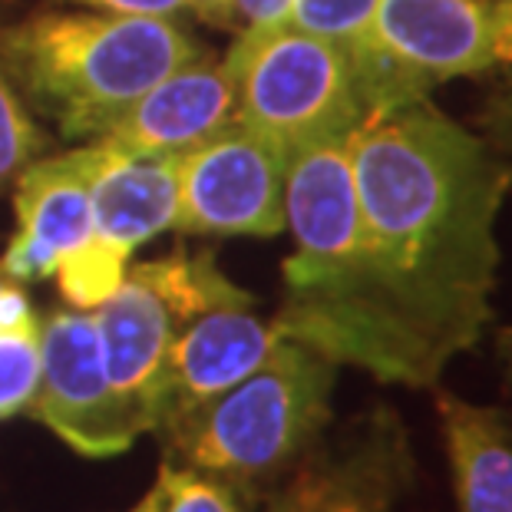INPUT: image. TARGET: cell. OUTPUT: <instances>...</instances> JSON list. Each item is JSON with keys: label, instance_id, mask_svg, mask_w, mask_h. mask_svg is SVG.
I'll use <instances>...</instances> for the list:
<instances>
[{"label": "cell", "instance_id": "obj_10", "mask_svg": "<svg viewBox=\"0 0 512 512\" xmlns=\"http://www.w3.org/2000/svg\"><path fill=\"white\" fill-rule=\"evenodd\" d=\"M106 374L136 437L156 433L166 403V367L185 318L152 278L149 265H129L119 288L93 308Z\"/></svg>", "mask_w": 512, "mask_h": 512}, {"label": "cell", "instance_id": "obj_24", "mask_svg": "<svg viewBox=\"0 0 512 512\" xmlns=\"http://www.w3.org/2000/svg\"><path fill=\"white\" fill-rule=\"evenodd\" d=\"M192 10L215 27H232L235 0H192Z\"/></svg>", "mask_w": 512, "mask_h": 512}, {"label": "cell", "instance_id": "obj_16", "mask_svg": "<svg viewBox=\"0 0 512 512\" xmlns=\"http://www.w3.org/2000/svg\"><path fill=\"white\" fill-rule=\"evenodd\" d=\"M486 96L479 106V136L486 146L512 162V0H496L493 67L486 73Z\"/></svg>", "mask_w": 512, "mask_h": 512}, {"label": "cell", "instance_id": "obj_6", "mask_svg": "<svg viewBox=\"0 0 512 512\" xmlns=\"http://www.w3.org/2000/svg\"><path fill=\"white\" fill-rule=\"evenodd\" d=\"M417 460L394 407H370L324 430L291 470L265 489L255 512H400Z\"/></svg>", "mask_w": 512, "mask_h": 512}, {"label": "cell", "instance_id": "obj_25", "mask_svg": "<svg viewBox=\"0 0 512 512\" xmlns=\"http://www.w3.org/2000/svg\"><path fill=\"white\" fill-rule=\"evenodd\" d=\"M496 354H499V364H503V377H506L509 394H512V324L499 328V334H496Z\"/></svg>", "mask_w": 512, "mask_h": 512}, {"label": "cell", "instance_id": "obj_14", "mask_svg": "<svg viewBox=\"0 0 512 512\" xmlns=\"http://www.w3.org/2000/svg\"><path fill=\"white\" fill-rule=\"evenodd\" d=\"M103 152L90 192L93 242L129 261L139 245L172 232L179 209V156H116L106 146Z\"/></svg>", "mask_w": 512, "mask_h": 512}, {"label": "cell", "instance_id": "obj_23", "mask_svg": "<svg viewBox=\"0 0 512 512\" xmlns=\"http://www.w3.org/2000/svg\"><path fill=\"white\" fill-rule=\"evenodd\" d=\"M294 0H235V17L242 30H258V27H278L288 24Z\"/></svg>", "mask_w": 512, "mask_h": 512}, {"label": "cell", "instance_id": "obj_12", "mask_svg": "<svg viewBox=\"0 0 512 512\" xmlns=\"http://www.w3.org/2000/svg\"><path fill=\"white\" fill-rule=\"evenodd\" d=\"M235 119V93L222 60L199 53L146 90L96 139L116 156H182Z\"/></svg>", "mask_w": 512, "mask_h": 512}, {"label": "cell", "instance_id": "obj_20", "mask_svg": "<svg viewBox=\"0 0 512 512\" xmlns=\"http://www.w3.org/2000/svg\"><path fill=\"white\" fill-rule=\"evenodd\" d=\"M47 136L40 133L30 106L20 100L10 76L0 67V192L14 185L30 162L40 159Z\"/></svg>", "mask_w": 512, "mask_h": 512}, {"label": "cell", "instance_id": "obj_4", "mask_svg": "<svg viewBox=\"0 0 512 512\" xmlns=\"http://www.w3.org/2000/svg\"><path fill=\"white\" fill-rule=\"evenodd\" d=\"M222 63L232 80L235 119L285 152L354 136L367 123L347 57L294 24L242 30Z\"/></svg>", "mask_w": 512, "mask_h": 512}, {"label": "cell", "instance_id": "obj_7", "mask_svg": "<svg viewBox=\"0 0 512 512\" xmlns=\"http://www.w3.org/2000/svg\"><path fill=\"white\" fill-rule=\"evenodd\" d=\"M288 152L242 119L179 156V209L172 232L275 238L285 232Z\"/></svg>", "mask_w": 512, "mask_h": 512}, {"label": "cell", "instance_id": "obj_8", "mask_svg": "<svg viewBox=\"0 0 512 512\" xmlns=\"http://www.w3.org/2000/svg\"><path fill=\"white\" fill-rule=\"evenodd\" d=\"M27 413L86 460H110L136 446L106 374L93 311L57 308L40 321V387Z\"/></svg>", "mask_w": 512, "mask_h": 512}, {"label": "cell", "instance_id": "obj_3", "mask_svg": "<svg viewBox=\"0 0 512 512\" xmlns=\"http://www.w3.org/2000/svg\"><path fill=\"white\" fill-rule=\"evenodd\" d=\"M337 370L318 351L281 337L245 380L159 430L166 460L219 476L258 506L331 427Z\"/></svg>", "mask_w": 512, "mask_h": 512}, {"label": "cell", "instance_id": "obj_2", "mask_svg": "<svg viewBox=\"0 0 512 512\" xmlns=\"http://www.w3.org/2000/svg\"><path fill=\"white\" fill-rule=\"evenodd\" d=\"M202 47L169 17L40 10L0 30V67L20 100L67 139H100Z\"/></svg>", "mask_w": 512, "mask_h": 512}, {"label": "cell", "instance_id": "obj_22", "mask_svg": "<svg viewBox=\"0 0 512 512\" xmlns=\"http://www.w3.org/2000/svg\"><path fill=\"white\" fill-rule=\"evenodd\" d=\"M73 4L96 7V10H103V14L169 17V20H176L182 10H192V0H73Z\"/></svg>", "mask_w": 512, "mask_h": 512}, {"label": "cell", "instance_id": "obj_18", "mask_svg": "<svg viewBox=\"0 0 512 512\" xmlns=\"http://www.w3.org/2000/svg\"><path fill=\"white\" fill-rule=\"evenodd\" d=\"M156 486L159 512H255V503L238 486L166 456L159 463Z\"/></svg>", "mask_w": 512, "mask_h": 512}, {"label": "cell", "instance_id": "obj_21", "mask_svg": "<svg viewBox=\"0 0 512 512\" xmlns=\"http://www.w3.org/2000/svg\"><path fill=\"white\" fill-rule=\"evenodd\" d=\"M34 321H37V314L24 291V281L7 275L4 265H0V331L27 328V324H34Z\"/></svg>", "mask_w": 512, "mask_h": 512}, {"label": "cell", "instance_id": "obj_17", "mask_svg": "<svg viewBox=\"0 0 512 512\" xmlns=\"http://www.w3.org/2000/svg\"><path fill=\"white\" fill-rule=\"evenodd\" d=\"M377 0H294L288 24L334 43L347 63H357L370 47Z\"/></svg>", "mask_w": 512, "mask_h": 512}, {"label": "cell", "instance_id": "obj_19", "mask_svg": "<svg viewBox=\"0 0 512 512\" xmlns=\"http://www.w3.org/2000/svg\"><path fill=\"white\" fill-rule=\"evenodd\" d=\"M40 387V321L0 331V420L27 413Z\"/></svg>", "mask_w": 512, "mask_h": 512}, {"label": "cell", "instance_id": "obj_15", "mask_svg": "<svg viewBox=\"0 0 512 512\" xmlns=\"http://www.w3.org/2000/svg\"><path fill=\"white\" fill-rule=\"evenodd\" d=\"M456 512H512V410L437 390Z\"/></svg>", "mask_w": 512, "mask_h": 512}, {"label": "cell", "instance_id": "obj_5", "mask_svg": "<svg viewBox=\"0 0 512 512\" xmlns=\"http://www.w3.org/2000/svg\"><path fill=\"white\" fill-rule=\"evenodd\" d=\"M496 0H377L370 47L351 63L367 119L493 67Z\"/></svg>", "mask_w": 512, "mask_h": 512}, {"label": "cell", "instance_id": "obj_26", "mask_svg": "<svg viewBox=\"0 0 512 512\" xmlns=\"http://www.w3.org/2000/svg\"><path fill=\"white\" fill-rule=\"evenodd\" d=\"M129 512H159V486L152 483V486H149V493H146L143 499H139V503H136L133 509H129Z\"/></svg>", "mask_w": 512, "mask_h": 512}, {"label": "cell", "instance_id": "obj_11", "mask_svg": "<svg viewBox=\"0 0 512 512\" xmlns=\"http://www.w3.org/2000/svg\"><path fill=\"white\" fill-rule=\"evenodd\" d=\"M103 146L93 143L63 156L34 159L17 176L14 209L17 232L4 258L7 275L17 281H43L76 248L93 238V176L103 166Z\"/></svg>", "mask_w": 512, "mask_h": 512}, {"label": "cell", "instance_id": "obj_9", "mask_svg": "<svg viewBox=\"0 0 512 512\" xmlns=\"http://www.w3.org/2000/svg\"><path fill=\"white\" fill-rule=\"evenodd\" d=\"M285 228L294 238V252L281 268L285 294L318 288L351 261L361 238L351 136L288 152Z\"/></svg>", "mask_w": 512, "mask_h": 512}, {"label": "cell", "instance_id": "obj_27", "mask_svg": "<svg viewBox=\"0 0 512 512\" xmlns=\"http://www.w3.org/2000/svg\"><path fill=\"white\" fill-rule=\"evenodd\" d=\"M10 4V0H0V14H4V7Z\"/></svg>", "mask_w": 512, "mask_h": 512}, {"label": "cell", "instance_id": "obj_1", "mask_svg": "<svg viewBox=\"0 0 512 512\" xmlns=\"http://www.w3.org/2000/svg\"><path fill=\"white\" fill-rule=\"evenodd\" d=\"M351 156L354 255L324 285L285 294L271 328L377 384L430 390L493 321L512 162L430 96L370 116Z\"/></svg>", "mask_w": 512, "mask_h": 512}, {"label": "cell", "instance_id": "obj_13", "mask_svg": "<svg viewBox=\"0 0 512 512\" xmlns=\"http://www.w3.org/2000/svg\"><path fill=\"white\" fill-rule=\"evenodd\" d=\"M252 308L255 301L219 304L202 311L176 334L166 367V403L159 430L222 397L275 351L281 337L271 321H261Z\"/></svg>", "mask_w": 512, "mask_h": 512}]
</instances>
